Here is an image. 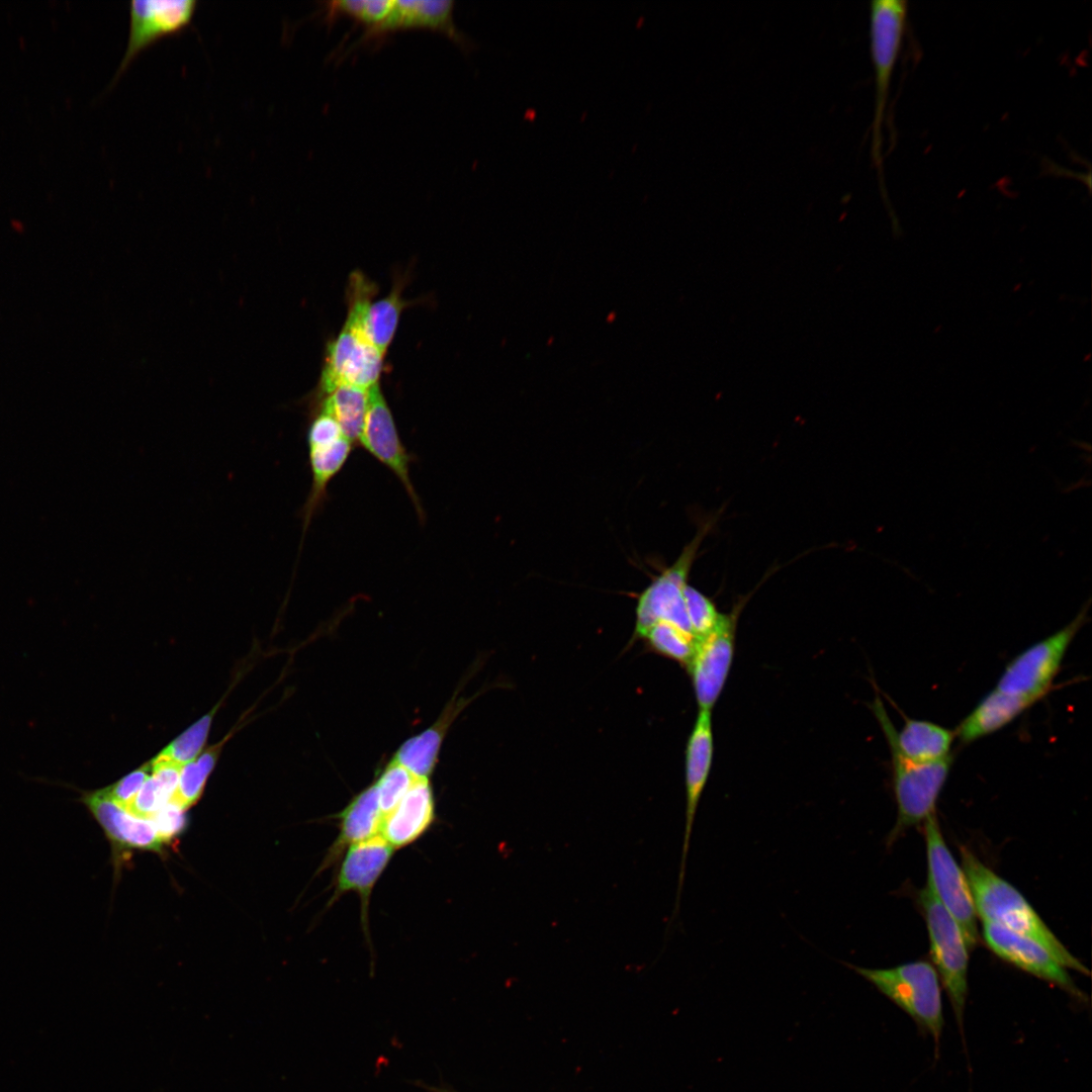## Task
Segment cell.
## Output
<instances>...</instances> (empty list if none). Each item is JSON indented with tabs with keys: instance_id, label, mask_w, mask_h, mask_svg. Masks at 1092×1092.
<instances>
[{
	"instance_id": "cell-6",
	"label": "cell",
	"mask_w": 1092,
	"mask_h": 1092,
	"mask_svg": "<svg viewBox=\"0 0 1092 1092\" xmlns=\"http://www.w3.org/2000/svg\"><path fill=\"white\" fill-rule=\"evenodd\" d=\"M713 524L714 519L703 523L675 561L655 575L647 587L637 596L635 637L642 639L647 631L659 621L672 623L693 635L686 611L684 592L701 543Z\"/></svg>"
},
{
	"instance_id": "cell-8",
	"label": "cell",
	"mask_w": 1092,
	"mask_h": 1092,
	"mask_svg": "<svg viewBox=\"0 0 1092 1092\" xmlns=\"http://www.w3.org/2000/svg\"><path fill=\"white\" fill-rule=\"evenodd\" d=\"M928 876L933 893L960 926L969 949L979 938L978 915L963 869L944 842L935 813L923 822Z\"/></svg>"
},
{
	"instance_id": "cell-23",
	"label": "cell",
	"mask_w": 1092,
	"mask_h": 1092,
	"mask_svg": "<svg viewBox=\"0 0 1092 1092\" xmlns=\"http://www.w3.org/2000/svg\"><path fill=\"white\" fill-rule=\"evenodd\" d=\"M353 447L346 438L328 445L307 446L311 486L301 509V544L312 517L325 502L328 485L346 464Z\"/></svg>"
},
{
	"instance_id": "cell-27",
	"label": "cell",
	"mask_w": 1092,
	"mask_h": 1092,
	"mask_svg": "<svg viewBox=\"0 0 1092 1092\" xmlns=\"http://www.w3.org/2000/svg\"><path fill=\"white\" fill-rule=\"evenodd\" d=\"M642 639L656 653L689 666L698 644V640L676 625L659 621L655 623Z\"/></svg>"
},
{
	"instance_id": "cell-20",
	"label": "cell",
	"mask_w": 1092,
	"mask_h": 1092,
	"mask_svg": "<svg viewBox=\"0 0 1092 1092\" xmlns=\"http://www.w3.org/2000/svg\"><path fill=\"white\" fill-rule=\"evenodd\" d=\"M339 834L329 848L321 870L333 866L349 846L379 835L383 814L374 783L355 795L335 817Z\"/></svg>"
},
{
	"instance_id": "cell-2",
	"label": "cell",
	"mask_w": 1092,
	"mask_h": 1092,
	"mask_svg": "<svg viewBox=\"0 0 1092 1092\" xmlns=\"http://www.w3.org/2000/svg\"><path fill=\"white\" fill-rule=\"evenodd\" d=\"M907 13L908 2L904 0H875L870 3V51L875 74L871 155L884 194L883 128Z\"/></svg>"
},
{
	"instance_id": "cell-35",
	"label": "cell",
	"mask_w": 1092,
	"mask_h": 1092,
	"mask_svg": "<svg viewBox=\"0 0 1092 1092\" xmlns=\"http://www.w3.org/2000/svg\"><path fill=\"white\" fill-rule=\"evenodd\" d=\"M345 438L337 421L324 411H316L309 423L307 446L328 445Z\"/></svg>"
},
{
	"instance_id": "cell-32",
	"label": "cell",
	"mask_w": 1092,
	"mask_h": 1092,
	"mask_svg": "<svg viewBox=\"0 0 1092 1092\" xmlns=\"http://www.w3.org/2000/svg\"><path fill=\"white\" fill-rule=\"evenodd\" d=\"M166 804L157 782L149 777L125 810L138 818L149 820Z\"/></svg>"
},
{
	"instance_id": "cell-34",
	"label": "cell",
	"mask_w": 1092,
	"mask_h": 1092,
	"mask_svg": "<svg viewBox=\"0 0 1092 1092\" xmlns=\"http://www.w3.org/2000/svg\"><path fill=\"white\" fill-rule=\"evenodd\" d=\"M150 770V763L145 764L139 769L126 775L113 785L103 789L112 801L118 806L126 809L148 780Z\"/></svg>"
},
{
	"instance_id": "cell-29",
	"label": "cell",
	"mask_w": 1092,
	"mask_h": 1092,
	"mask_svg": "<svg viewBox=\"0 0 1092 1092\" xmlns=\"http://www.w3.org/2000/svg\"><path fill=\"white\" fill-rule=\"evenodd\" d=\"M392 5L393 0L331 1L324 3L322 13L327 23H331L338 16H349L367 29L383 20Z\"/></svg>"
},
{
	"instance_id": "cell-31",
	"label": "cell",
	"mask_w": 1092,
	"mask_h": 1092,
	"mask_svg": "<svg viewBox=\"0 0 1092 1092\" xmlns=\"http://www.w3.org/2000/svg\"><path fill=\"white\" fill-rule=\"evenodd\" d=\"M684 598L692 633L699 641L716 629L723 614L717 610L710 598L689 584L685 588Z\"/></svg>"
},
{
	"instance_id": "cell-19",
	"label": "cell",
	"mask_w": 1092,
	"mask_h": 1092,
	"mask_svg": "<svg viewBox=\"0 0 1092 1092\" xmlns=\"http://www.w3.org/2000/svg\"><path fill=\"white\" fill-rule=\"evenodd\" d=\"M436 820V798L430 779H417L411 789L384 815L379 835L394 849L422 837Z\"/></svg>"
},
{
	"instance_id": "cell-16",
	"label": "cell",
	"mask_w": 1092,
	"mask_h": 1092,
	"mask_svg": "<svg viewBox=\"0 0 1092 1092\" xmlns=\"http://www.w3.org/2000/svg\"><path fill=\"white\" fill-rule=\"evenodd\" d=\"M80 802L100 825L115 851L131 848L161 851L164 843L151 821L128 813L112 801L104 789L83 791Z\"/></svg>"
},
{
	"instance_id": "cell-21",
	"label": "cell",
	"mask_w": 1092,
	"mask_h": 1092,
	"mask_svg": "<svg viewBox=\"0 0 1092 1092\" xmlns=\"http://www.w3.org/2000/svg\"><path fill=\"white\" fill-rule=\"evenodd\" d=\"M1037 702L994 689L961 721L954 730L956 737L961 743L968 744L995 733Z\"/></svg>"
},
{
	"instance_id": "cell-9",
	"label": "cell",
	"mask_w": 1092,
	"mask_h": 1092,
	"mask_svg": "<svg viewBox=\"0 0 1092 1092\" xmlns=\"http://www.w3.org/2000/svg\"><path fill=\"white\" fill-rule=\"evenodd\" d=\"M358 444L397 477L418 517L424 521L425 511L410 474L413 456L401 442L392 413L378 384L368 390V405Z\"/></svg>"
},
{
	"instance_id": "cell-11",
	"label": "cell",
	"mask_w": 1092,
	"mask_h": 1092,
	"mask_svg": "<svg viewBox=\"0 0 1092 1092\" xmlns=\"http://www.w3.org/2000/svg\"><path fill=\"white\" fill-rule=\"evenodd\" d=\"M384 354L344 326L328 347L318 383V401L340 385L370 389L378 384Z\"/></svg>"
},
{
	"instance_id": "cell-18",
	"label": "cell",
	"mask_w": 1092,
	"mask_h": 1092,
	"mask_svg": "<svg viewBox=\"0 0 1092 1092\" xmlns=\"http://www.w3.org/2000/svg\"><path fill=\"white\" fill-rule=\"evenodd\" d=\"M873 711L885 737L890 738L899 752L909 760L928 763L950 755L956 738L954 730L930 721L905 717L902 729L897 732L879 697L873 703Z\"/></svg>"
},
{
	"instance_id": "cell-12",
	"label": "cell",
	"mask_w": 1092,
	"mask_h": 1092,
	"mask_svg": "<svg viewBox=\"0 0 1092 1092\" xmlns=\"http://www.w3.org/2000/svg\"><path fill=\"white\" fill-rule=\"evenodd\" d=\"M982 935L988 947L1002 960L1060 987L1076 998H1085L1066 972V968L1036 940L988 921H983Z\"/></svg>"
},
{
	"instance_id": "cell-1",
	"label": "cell",
	"mask_w": 1092,
	"mask_h": 1092,
	"mask_svg": "<svg viewBox=\"0 0 1092 1092\" xmlns=\"http://www.w3.org/2000/svg\"><path fill=\"white\" fill-rule=\"evenodd\" d=\"M960 853L976 912L982 921L1029 936L1049 949L1064 968L1089 974L1088 969L1067 949L1015 887L993 872L970 849L961 847Z\"/></svg>"
},
{
	"instance_id": "cell-4",
	"label": "cell",
	"mask_w": 1092,
	"mask_h": 1092,
	"mask_svg": "<svg viewBox=\"0 0 1092 1092\" xmlns=\"http://www.w3.org/2000/svg\"><path fill=\"white\" fill-rule=\"evenodd\" d=\"M919 899L927 927L933 967L939 973L957 1024L961 1033H964L970 949L957 921L939 902L928 883L922 889Z\"/></svg>"
},
{
	"instance_id": "cell-5",
	"label": "cell",
	"mask_w": 1092,
	"mask_h": 1092,
	"mask_svg": "<svg viewBox=\"0 0 1092 1092\" xmlns=\"http://www.w3.org/2000/svg\"><path fill=\"white\" fill-rule=\"evenodd\" d=\"M1089 606L1090 600L1069 624L1017 654L1004 668L995 689L1037 701L1046 696L1072 641L1087 621Z\"/></svg>"
},
{
	"instance_id": "cell-33",
	"label": "cell",
	"mask_w": 1092,
	"mask_h": 1092,
	"mask_svg": "<svg viewBox=\"0 0 1092 1092\" xmlns=\"http://www.w3.org/2000/svg\"><path fill=\"white\" fill-rule=\"evenodd\" d=\"M185 811L168 803L149 819L163 843L170 841L185 829Z\"/></svg>"
},
{
	"instance_id": "cell-26",
	"label": "cell",
	"mask_w": 1092,
	"mask_h": 1092,
	"mask_svg": "<svg viewBox=\"0 0 1092 1092\" xmlns=\"http://www.w3.org/2000/svg\"><path fill=\"white\" fill-rule=\"evenodd\" d=\"M221 745L217 743L209 747L195 762L193 760L181 768L177 789L169 803L187 810L199 800Z\"/></svg>"
},
{
	"instance_id": "cell-36",
	"label": "cell",
	"mask_w": 1092,
	"mask_h": 1092,
	"mask_svg": "<svg viewBox=\"0 0 1092 1092\" xmlns=\"http://www.w3.org/2000/svg\"><path fill=\"white\" fill-rule=\"evenodd\" d=\"M413 1083H414V1085H416V1086H418L420 1088H423L424 1090H426L428 1092H458L451 1085H449L448 1083H445V1082H440L439 1085H431V1084L425 1083L422 1080H416Z\"/></svg>"
},
{
	"instance_id": "cell-3",
	"label": "cell",
	"mask_w": 1092,
	"mask_h": 1092,
	"mask_svg": "<svg viewBox=\"0 0 1092 1092\" xmlns=\"http://www.w3.org/2000/svg\"><path fill=\"white\" fill-rule=\"evenodd\" d=\"M845 965L906 1012L939 1045L944 1019L939 978L931 964L917 961L888 969Z\"/></svg>"
},
{
	"instance_id": "cell-28",
	"label": "cell",
	"mask_w": 1092,
	"mask_h": 1092,
	"mask_svg": "<svg viewBox=\"0 0 1092 1092\" xmlns=\"http://www.w3.org/2000/svg\"><path fill=\"white\" fill-rule=\"evenodd\" d=\"M218 706L200 718L166 746L151 762L165 763L182 768L200 753L210 730Z\"/></svg>"
},
{
	"instance_id": "cell-30",
	"label": "cell",
	"mask_w": 1092,
	"mask_h": 1092,
	"mask_svg": "<svg viewBox=\"0 0 1092 1092\" xmlns=\"http://www.w3.org/2000/svg\"><path fill=\"white\" fill-rule=\"evenodd\" d=\"M417 779L392 758L379 770L373 783L383 817L396 806Z\"/></svg>"
},
{
	"instance_id": "cell-22",
	"label": "cell",
	"mask_w": 1092,
	"mask_h": 1092,
	"mask_svg": "<svg viewBox=\"0 0 1092 1092\" xmlns=\"http://www.w3.org/2000/svg\"><path fill=\"white\" fill-rule=\"evenodd\" d=\"M463 705L461 701L449 703L433 725L401 743L392 759L416 778L430 779L437 766L447 729Z\"/></svg>"
},
{
	"instance_id": "cell-25",
	"label": "cell",
	"mask_w": 1092,
	"mask_h": 1092,
	"mask_svg": "<svg viewBox=\"0 0 1092 1092\" xmlns=\"http://www.w3.org/2000/svg\"><path fill=\"white\" fill-rule=\"evenodd\" d=\"M368 390L340 385L320 400L315 411H324L332 416L341 427L345 438L358 444L368 405Z\"/></svg>"
},
{
	"instance_id": "cell-10",
	"label": "cell",
	"mask_w": 1092,
	"mask_h": 1092,
	"mask_svg": "<svg viewBox=\"0 0 1092 1092\" xmlns=\"http://www.w3.org/2000/svg\"><path fill=\"white\" fill-rule=\"evenodd\" d=\"M743 604L723 614L716 629L698 641L688 666L699 711H711L717 703L732 665L737 619Z\"/></svg>"
},
{
	"instance_id": "cell-7",
	"label": "cell",
	"mask_w": 1092,
	"mask_h": 1092,
	"mask_svg": "<svg viewBox=\"0 0 1092 1092\" xmlns=\"http://www.w3.org/2000/svg\"><path fill=\"white\" fill-rule=\"evenodd\" d=\"M893 772V789L897 803V821L890 832L888 844L906 829L923 823L935 813L940 792L947 780L952 755L934 762L920 763L903 756L893 741L887 738Z\"/></svg>"
},
{
	"instance_id": "cell-15",
	"label": "cell",
	"mask_w": 1092,
	"mask_h": 1092,
	"mask_svg": "<svg viewBox=\"0 0 1092 1092\" xmlns=\"http://www.w3.org/2000/svg\"><path fill=\"white\" fill-rule=\"evenodd\" d=\"M196 4V0H131L127 44L115 78L149 43L185 26L191 20Z\"/></svg>"
},
{
	"instance_id": "cell-14",
	"label": "cell",
	"mask_w": 1092,
	"mask_h": 1092,
	"mask_svg": "<svg viewBox=\"0 0 1092 1092\" xmlns=\"http://www.w3.org/2000/svg\"><path fill=\"white\" fill-rule=\"evenodd\" d=\"M454 4L451 0H393L384 19L365 29L354 46L380 39L399 29L430 28L445 33L461 48L470 49L471 41L454 22Z\"/></svg>"
},
{
	"instance_id": "cell-24",
	"label": "cell",
	"mask_w": 1092,
	"mask_h": 1092,
	"mask_svg": "<svg viewBox=\"0 0 1092 1092\" xmlns=\"http://www.w3.org/2000/svg\"><path fill=\"white\" fill-rule=\"evenodd\" d=\"M405 305L406 302L400 295V287L395 284L387 296L370 302L360 326L353 331L378 351L385 354L394 337L401 310Z\"/></svg>"
},
{
	"instance_id": "cell-13",
	"label": "cell",
	"mask_w": 1092,
	"mask_h": 1092,
	"mask_svg": "<svg viewBox=\"0 0 1092 1092\" xmlns=\"http://www.w3.org/2000/svg\"><path fill=\"white\" fill-rule=\"evenodd\" d=\"M713 751L711 711H699L686 749V822L673 916L679 910L693 826L709 779Z\"/></svg>"
},
{
	"instance_id": "cell-17",
	"label": "cell",
	"mask_w": 1092,
	"mask_h": 1092,
	"mask_svg": "<svg viewBox=\"0 0 1092 1092\" xmlns=\"http://www.w3.org/2000/svg\"><path fill=\"white\" fill-rule=\"evenodd\" d=\"M347 849L335 881L331 902L336 901L345 893H357L361 900L362 921L367 924L372 890L388 866L395 849L380 835L355 843Z\"/></svg>"
}]
</instances>
